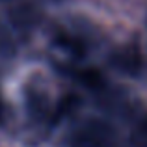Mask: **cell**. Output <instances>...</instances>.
Instances as JSON below:
<instances>
[{
  "instance_id": "obj_1",
  "label": "cell",
  "mask_w": 147,
  "mask_h": 147,
  "mask_svg": "<svg viewBox=\"0 0 147 147\" xmlns=\"http://www.w3.org/2000/svg\"><path fill=\"white\" fill-rule=\"evenodd\" d=\"M136 145L138 147H147V117L144 119V123L140 125L136 132Z\"/></svg>"
}]
</instances>
